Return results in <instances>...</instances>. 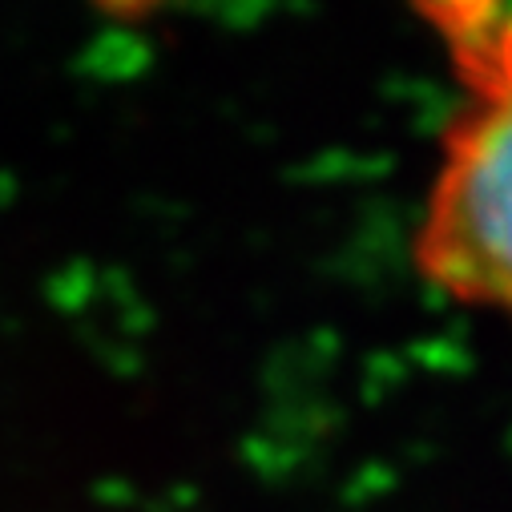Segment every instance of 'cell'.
Instances as JSON below:
<instances>
[{
	"mask_svg": "<svg viewBox=\"0 0 512 512\" xmlns=\"http://www.w3.org/2000/svg\"><path fill=\"white\" fill-rule=\"evenodd\" d=\"M444 33L472 101L416 230V267L448 299L512 323V29L484 0H416Z\"/></svg>",
	"mask_w": 512,
	"mask_h": 512,
	"instance_id": "6da1fadb",
	"label": "cell"
},
{
	"mask_svg": "<svg viewBox=\"0 0 512 512\" xmlns=\"http://www.w3.org/2000/svg\"><path fill=\"white\" fill-rule=\"evenodd\" d=\"M484 5L492 9V17H500V21L512 29V0H484Z\"/></svg>",
	"mask_w": 512,
	"mask_h": 512,
	"instance_id": "7a4b0ae2",
	"label": "cell"
},
{
	"mask_svg": "<svg viewBox=\"0 0 512 512\" xmlns=\"http://www.w3.org/2000/svg\"><path fill=\"white\" fill-rule=\"evenodd\" d=\"M105 5H117V9H146L154 0H105Z\"/></svg>",
	"mask_w": 512,
	"mask_h": 512,
	"instance_id": "3957f363",
	"label": "cell"
}]
</instances>
